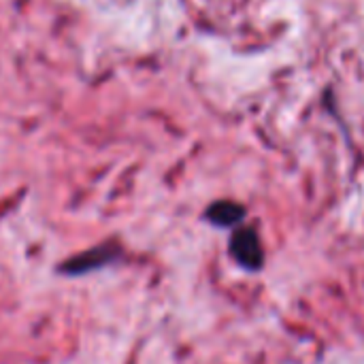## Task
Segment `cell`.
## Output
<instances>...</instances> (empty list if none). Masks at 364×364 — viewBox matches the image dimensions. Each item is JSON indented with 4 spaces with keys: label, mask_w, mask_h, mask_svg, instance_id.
Masks as SVG:
<instances>
[{
    "label": "cell",
    "mask_w": 364,
    "mask_h": 364,
    "mask_svg": "<svg viewBox=\"0 0 364 364\" xmlns=\"http://www.w3.org/2000/svg\"><path fill=\"white\" fill-rule=\"evenodd\" d=\"M230 254L235 262L245 271H260L264 264V250L256 228L237 226L230 237Z\"/></svg>",
    "instance_id": "6da1fadb"
},
{
    "label": "cell",
    "mask_w": 364,
    "mask_h": 364,
    "mask_svg": "<svg viewBox=\"0 0 364 364\" xmlns=\"http://www.w3.org/2000/svg\"><path fill=\"white\" fill-rule=\"evenodd\" d=\"M119 256H122V247L117 243H102L92 250L79 252L77 256L66 260L60 267V271L70 277H79V275H85V273H92V271L113 264Z\"/></svg>",
    "instance_id": "7a4b0ae2"
},
{
    "label": "cell",
    "mask_w": 364,
    "mask_h": 364,
    "mask_svg": "<svg viewBox=\"0 0 364 364\" xmlns=\"http://www.w3.org/2000/svg\"><path fill=\"white\" fill-rule=\"evenodd\" d=\"M205 218L218 228H232L235 230L245 220V209L232 200H218L205 211Z\"/></svg>",
    "instance_id": "3957f363"
}]
</instances>
